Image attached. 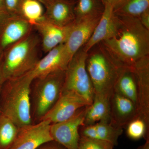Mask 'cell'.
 Listing matches in <instances>:
<instances>
[{"label":"cell","instance_id":"obj_2","mask_svg":"<svg viewBox=\"0 0 149 149\" xmlns=\"http://www.w3.org/2000/svg\"><path fill=\"white\" fill-rule=\"evenodd\" d=\"M33 80L28 73L18 78L6 80L0 92L1 113L19 128L33 123L30 98Z\"/></svg>","mask_w":149,"mask_h":149},{"label":"cell","instance_id":"obj_6","mask_svg":"<svg viewBox=\"0 0 149 149\" xmlns=\"http://www.w3.org/2000/svg\"><path fill=\"white\" fill-rule=\"evenodd\" d=\"M87 57V53L83 47L72 57L65 71L63 90L77 93L90 105L93 102L95 93L86 69Z\"/></svg>","mask_w":149,"mask_h":149},{"label":"cell","instance_id":"obj_12","mask_svg":"<svg viewBox=\"0 0 149 149\" xmlns=\"http://www.w3.org/2000/svg\"><path fill=\"white\" fill-rule=\"evenodd\" d=\"M132 66L137 78L139 117L145 121L149 129V55Z\"/></svg>","mask_w":149,"mask_h":149},{"label":"cell","instance_id":"obj_33","mask_svg":"<svg viewBox=\"0 0 149 149\" xmlns=\"http://www.w3.org/2000/svg\"><path fill=\"white\" fill-rule=\"evenodd\" d=\"M4 12H6L4 7V0H0V13Z\"/></svg>","mask_w":149,"mask_h":149},{"label":"cell","instance_id":"obj_35","mask_svg":"<svg viewBox=\"0 0 149 149\" xmlns=\"http://www.w3.org/2000/svg\"><path fill=\"white\" fill-rule=\"evenodd\" d=\"M1 111H0V114H1Z\"/></svg>","mask_w":149,"mask_h":149},{"label":"cell","instance_id":"obj_11","mask_svg":"<svg viewBox=\"0 0 149 149\" xmlns=\"http://www.w3.org/2000/svg\"><path fill=\"white\" fill-rule=\"evenodd\" d=\"M101 16L88 17L79 21H74L64 43L67 56L70 61L91 38Z\"/></svg>","mask_w":149,"mask_h":149},{"label":"cell","instance_id":"obj_16","mask_svg":"<svg viewBox=\"0 0 149 149\" xmlns=\"http://www.w3.org/2000/svg\"><path fill=\"white\" fill-rule=\"evenodd\" d=\"M104 5L103 13L93 34L83 47L85 52L88 53L94 46L111 37L115 31L116 20L114 8L109 4H104Z\"/></svg>","mask_w":149,"mask_h":149},{"label":"cell","instance_id":"obj_5","mask_svg":"<svg viewBox=\"0 0 149 149\" xmlns=\"http://www.w3.org/2000/svg\"><path fill=\"white\" fill-rule=\"evenodd\" d=\"M65 71H55L34 79L36 82L30 93L33 121H41L57 102L63 89Z\"/></svg>","mask_w":149,"mask_h":149},{"label":"cell","instance_id":"obj_27","mask_svg":"<svg viewBox=\"0 0 149 149\" xmlns=\"http://www.w3.org/2000/svg\"><path fill=\"white\" fill-rule=\"evenodd\" d=\"M22 1V0H4L6 13L10 15H19V6Z\"/></svg>","mask_w":149,"mask_h":149},{"label":"cell","instance_id":"obj_34","mask_svg":"<svg viewBox=\"0 0 149 149\" xmlns=\"http://www.w3.org/2000/svg\"><path fill=\"white\" fill-rule=\"evenodd\" d=\"M39 1H40L42 3L43 5L46 6L47 5L48 3L51 2L52 1H54V0H39ZM72 1H74V0H72Z\"/></svg>","mask_w":149,"mask_h":149},{"label":"cell","instance_id":"obj_9","mask_svg":"<svg viewBox=\"0 0 149 149\" xmlns=\"http://www.w3.org/2000/svg\"><path fill=\"white\" fill-rule=\"evenodd\" d=\"M51 123L44 120L19 128L16 140L10 149H37L42 144L53 140Z\"/></svg>","mask_w":149,"mask_h":149},{"label":"cell","instance_id":"obj_23","mask_svg":"<svg viewBox=\"0 0 149 149\" xmlns=\"http://www.w3.org/2000/svg\"><path fill=\"white\" fill-rule=\"evenodd\" d=\"M19 128L11 120L0 114V149H10L16 140Z\"/></svg>","mask_w":149,"mask_h":149},{"label":"cell","instance_id":"obj_31","mask_svg":"<svg viewBox=\"0 0 149 149\" xmlns=\"http://www.w3.org/2000/svg\"><path fill=\"white\" fill-rule=\"evenodd\" d=\"M2 56L1 54V51H0V92H1V90L3 84L4 83L3 78V77L2 73Z\"/></svg>","mask_w":149,"mask_h":149},{"label":"cell","instance_id":"obj_32","mask_svg":"<svg viewBox=\"0 0 149 149\" xmlns=\"http://www.w3.org/2000/svg\"><path fill=\"white\" fill-rule=\"evenodd\" d=\"M137 149H149V140H146L145 143L140 146Z\"/></svg>","mask_w":149,"mask_h":149},{"label":"cell","instance_id":"obj_30","mask_svg":"<svg viewBox=\"0 0 149 149\" xmlns=\"http://www.w3.org/2000/svg\"><path fill=\"white\" fill-rule=\"evenodd\" d=\"M104 4L107 3L113 7L114 9L117 8L125 0H102Z\"/></svg>","mask_w":149,"mask_h":149},{"label":"cell","instance_id":"obj_4","mask_svg":"<svg viewBox=\"0 0 149 149\" xmlns=\"http://www.w3.org/2000/svg\"><path fill=\"white\" fill-rule=\"evenodd\" d=\"M39 43L37 37L27 35L7 48L2 59V73L4 82L23 76L35 68L39 60L37 56Z\"/></svg>","mask_w":149,"mask_h":149},{"label":"cell","instance_id":"obj_21","mask_svg":"<svg viewBox=\"0 0 149 149\" xmlns=\"http://www.w3.org/2000/svg\"><path fill=\"white\" fill-rule=\"evenodd\" d=\"M104 7L102 0H77L74 6L75 21L101 16Z\"/></svg>","mask_w":149,"mask_h":149},{"label":"cell","instance_id":"obj_19","mask_svg":"<svg viewBox=\"0 0 149 149\" xmlns=\"http://www.w3.org/2000/svg\"><path fill=\"white\" fill-rule=\"evenodd\" d=\"M113 92L130 100L138 107L137 78L132 66L122 67L115 83Z\"/></svg>","mask_w":149,"mask_h":149},{"label":"cell","instance_id":"obj_29","mask_svg":"<svg viewBox=\"0 0 149 149\" xmlns=\"http://www.w3.org/2000/svg\"><path fill=\"white\" fill-rule=\"evenodd\" d=\"M138 18L142 25L149 30V9L143 13Z\"/></svg>","mask_w":149,"mask_h":149},{"label":"cell","instance_id":"obj_14","mask_svg":"<svg viewBox=\"0 0 149 149\" xmlns=\"http://www.w3.org/2000/svg\"><path fill=\"white\" fill-rule=\"evenodd\" d=\"M69 62L63 43L48 52L28 73L34 80L51 72L66 70Z\"/></svg>","mask_w":149,"mask_h":149},{"label":"cell","instance_id":"obj_10","mask_svg":"<svg viewBox=\"0 0 149 149\" xmlns=\"http://www.w3.org/2000/svg\"><path fill=\"white\" fill-rule=\"evenodd\" d=\"M88 106L87 102L77 93L63 90L57 102L42 120H49L51 124L65 121Z\"/></svg>","mask_w":149,"mask_h":149},{"label":"cell","instance_id":"obj_25","mask_svg":"<svg viewBox=\"0 0 149 149\" xmlns=\"http://www.w3.org/2000/svg\"><path fill=\"white\" fill-rule=\"evenodd\" d=\"M126 134L128 138L133 140H138L144 138L149 140V129L145 121L138 117L132 120L126 126Z\"/></svg>","mask_w":149,"mask_h":149},{"label":"cell","instance_id":"obj_28","mask_svg":"<svg viewBox=\"0 0 149 149\" xmlns=\"http://www.w3.org/2000/svg\"><path fill=\"white\" fill-rule=\"evenodd\" d=\"M37 149H68L56 141L52 140L42 144Z\"/></svg>","mask_w":149,"mask_h":149},{"label":"cell","instance_id":"obj_26","mask_svg":"<svg viewBox=\"0 0 149 149\" xmlns=\"http://www.w3.org/2000/svg\"><path fill=\"white\" fill-rule=\"evenodd\" d=\"M114 146L107 141L80 137L78 149H113Z\"/></svg>","mask_w":149,"mask_h":149},{"label":"cell","instance_id":"obj_20","mask_svg":"<svg viewBox=\"0 0 149 149\" xmlns=\"http://www.w3.org/2000/svg\"><path fill=\"white\" fill-rule=\"evenodd\" d=\"M110 98L106 96L95 95L93 102L87 107L84 125H94L100 121L110 122Z\"/></svg>","mask_w":149,"mask_h":149},{"label":"cell","instance_id":"obj_17","mask_svg":"<svg viewBox=\"0 0 149 149\" xmlns=\"http://www.w3.org/2000/svg\"><path fill=\"white\" fill-rule=\"evenodd\" d=\"M74 1L54 0L45 6L44 17L57 26L65 27L75 21Z\"/></svg>","mask_w":149,"mask_h":149},{"label":"cell","instance_id":"obj_3","mask_svg":"<svg viewBox=\"0 0 149 149\" xmlns=\"http://www.w3.org/2000/svg\"><path fill=\"white\" fill-rule=\"evenodd\" d=\"M123 66L102 43L91 48L87 53L86 67L95 95L110 97Z\"/></svg>","mask_w":149,"mask_h":149},{"label":"cell","instance_id":"obj_15","mask_svg":"<svg viewBox=\"0 0 149 149\" xmlns=\"http://www.w3.org/2000/svg\"><path fill=\"white\" fill-rule=\"evenodd\" d=\"M74 22L65 27H59L51 23L44 17L35 24L34 26L42 37V46L45 52L47 53L65 42Z\"/></svg>","mask_w":149,"mask_h":149},{"label":"cell","instance_id":"obj_7","mask_svg":"<svg viewBox=\"0 0 149 149\" xmlns=\"http://www.w3.org/2000/svg\"><path fill=\"white\" fill-rule=\"evenodd\" d=\"M88 106L79 110L68 120L51 124L50 131L53 140L68 149H78L80 139L79 129L84 125L85 112Z\"/></svg>","mask_w":149,"mask_h":149},{"label":"cell","instance_id":"obj_1","mask_svg":"<svg viewBox=\"0 0 149 149\" xmlns=\"http://www.w3.org/2000/svg\"><path fill=\"white\" fill-rule=\"evenodd\" d=\"M115 15L114 34L102 43L123 65L132 66L149 55V30L138 17Z\"/></svg>","mask_w":149,"mask_h":149},{"label":"cell","instance_id":"obj_18","mask_svg":"<svg viewBox=\"0 0 149 149\" xmlns=\"http://www.w3.org/2000/svg\"><path fill=\"white\" fill-rule=\"evenodd\" d=\"M123 129L116 128L109 122L100 121L94 125H83L79 129L80 137L98 139L107 141L115 146L122 135Z\"/></svg>","mask_w":149,"mask_h":149},{"label":"cell","instance_id":"obj_22","mask_svg":"<svg viewBox=\"0 0 149 149\" xmlns=\"http://www.w3.org/2000/svg\"><path fill=\"white\" fill-rule=\"evenodd\" d=\"M43 5L39 0H22L19 11V15L35 26L44 17Z\"/></svg>","mask_w":149,"mask_h":149},{"label":"cell","instance_id":"obj_13","mask_svg":"<svg viewBox=\"0 0 149 149\" xmlns=\"http://www.w3.org/2000/svg\"><path fill=\"white\" fill-rule=\"evenodd\" d=\"M109 123L116 128H126L128 123L139 117L138 108L130 100L113 92L110 98Z\"/></svg>","mask_w":149,"mask_h":149},{"label":"cell","instance_id":"obj_8","mask_svg":"<svg viewBox=\"0 0 149 149\" xmlns=\"http://www.w3.org/2000/svg\"><path fill=\"white\" fill-rule=\"evenodd\" d=\"M0 51L4 50L28 35L32 25L19 15L0 13Z\"/></svg>","mask_w":149,"mask_h":149},{"label":"cell","instance_id":"obj_24","mask_svg":"<svg viewBox=\"0 0 149 149\" xmlns=\"http://www.w3.org/2000/svg\"><path fill=\"white\" fill-rule=\"evenodd\" d=\"M149 9V0H125L114 9V13L123 16L139 17Z\"/></svg>","mask_w":149,"mask_h":149}]
</instances>
